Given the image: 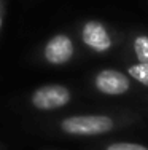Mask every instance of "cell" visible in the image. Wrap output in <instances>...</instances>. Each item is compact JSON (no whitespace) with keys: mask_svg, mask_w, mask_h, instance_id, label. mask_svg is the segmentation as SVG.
<instances>
[{"mask_svg":"<svg viewBox=\"0 0 148 150\" xmlns=\"http://www.w3.org/2000/svg\"><path fill=\"white\" fill-rule=\"evenodd\" d=\"M102 150H148L147 145L139 144V142H128V141H116L105 144Z\"/></svg>","mask_w":148,"mask_h":150,"instance_id":"cell-8","label":"cell"},{"mask_svg":"<svg viewBox=\"0 0 148 150\" xmlns=\"http://www.w3.org/2000/svg\"><path fill=\"white\" fill-rule=\"evenodd\" d=\"M123 121L110 113H75L51 121L49 129L65 137H97L121 128Z\"/></svg>","mask_w":148,"mask_h":150,"instance_id":"cell-1","label":"cell"},{"mask_svg":"<svg viewBox=\"0 0 148 150\" xmlns=\"http://www.w3.org/2000/svg\"><path fill=\"white\" fill-rule=\"evenodd\" d=\"M126 74L131 77V80L148 88V64H140V62L134 61L132 64H128Z\"/></svg>","mask_w":148,"mask_h":150,"instance_id":"cell-7","label":"cell"},{"mask_svg":"<svg viewBox=\"0 0 148 150\" xmlns=\"http://www.w3.org/2000/svg\"><path fill=\"white\" fill-rule=\"evenodd\" d=\"M76 56V42L69 32H56L49 35L38 50V59L49 67L69 66Z\"/></svg>","mask_w":148,"mask_h":150,"instance_id":"cell-3","label":"cell"},{"mask_svg":"<svg viewBox=\"0 0 148 150\" xmlns=\"http://www.w3.org/2000/svg\"><path fill=\"white\" fill-rule=\"evenodd\" d=\"M78 38L84 48L96 54H107L115 46V34L104 21L86 19L78 26Z\"/></svg>","mask_w":148,"mask_h":150,"instance_id":"cell-4","label":"cell"},{"mask_svg":"<svg viewBox=\"0 0 148 150\" xmlns=\"http://www.w3.org/2000/svg\"><path fill=\"white\" fill-rule=\"evenodd\" d=\"M5 11H6V6H5V0H0V30H2V26H3V19H5Z\"/></svg>","mask_w":148,"mask_h":150,"instance_id":"cell-9","label":"cell"},{"mask_svg":"<svg viewBox=\"0 0 148 150\" xmlns=\"http://www.w3.org/2000/svg\"><path fill=\"white\" fill-rule=\"evenodd\" d=\"M131 53L135 62L148 64V34H134L131 38Z\"/></svg>","mask_w":148,"mask_h":150,"instance_id":"cell-6","label":"cell"},{"mask_svg":"<svg viewBox=\"0 0 148 150\" xmlns=\"http://www.w3.org/2000/svg\"><path fill=\"white\" fill-rule=\"evenodd\" d=\"M73 101V91L62 83H45L29 93L26 102L35 112H58Z\"/></svg>","mask_w":148,"mask_h":150,"instance_id":"cell-2","label":"cell"},{"mask_svg":"<svg viewBox=\"0 0 148 150\" xmlns=\"http://www.w3.org/2000/svg\"><path fill=\"white\" fill-rule=\"evenodd\" d=\"M0 150H3V147H2V144H0Z\"/></svg>","mask_w":148,"mask_h":150,"instance_id":"cell-10","label":"cell"},{"mask_svg":"<svg viewBox=\"0 0 148 150\" xmlns=\"http://www.w3.org/2000/svg\"><path fill=\"white\" fill-rule=\"evenodd\" d=\"M94 91L104 96H123L132 90V81L126 72L118 69H102L97 70L91 78Z\"/></svg>","mask_w":148,"mask_h":150,"instance_id":"cell-5","label":"cell"}]
</instances>
